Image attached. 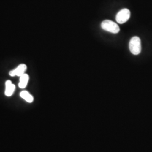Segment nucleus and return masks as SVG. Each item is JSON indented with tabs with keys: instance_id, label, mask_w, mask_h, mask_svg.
Instances as JSON below:
<instances>
[{
	"instance_id": "obj_4",
	"label": "nucleus",
	"mask_w": 152,
	"mask_h": 152,
	"mask_svg": "<svg viewBox=\"0 0 152 152\" xmlns=\"http://www.w3.org/2000/svg\"><path fill=\"white\" fill-rule=\"evenodd\" d=\"M27 66L25 64H21L19 65L14 70H12L9 72L10 76L14 77L15 76H22L25 73V72L27 70Z\"/></svg>"
},
{
	"instance_id": "obj_3",
	"label": "nucleus",
	"mask_w": 152,
	"mask_h": 152,
	"mask_svg": "<svg viewBox=\"0 0 152 152\" xmlns=\"http://www.w3.org/2000/svg\"><path fill=\"white\" fill-rule=\"evenodd\" d=\"M130 18V11L127 9H124L120 10L115 17V20L119 24H124Z\"/></svg>"
},
{
	"instance_id": "obj_7",
	"label": "nucleus",
	"mask_w": 152,
	"mask_h": 152,
	"mask_svg": "<svg viewBox=\"0 0 152 152\" xmlns=\"http://www.w3.org/2000/svg\"><path fill=\"white\" fill-rule=\"evenodd\" d=\"M20 97L24 99L26 102L28 103H32L33 101V97L27 91H23L20 94Z\"/></svg>"
},
{
	"instance_id": "obj_5",
	"label": "nucleus",
	"mask_w": 152,
	"mask_h": 152,
	"mask_svg": "<svg viewBox=\"0 0 152 152\" xmlns=\"http://www.w3.org/2000/svg\"><path fill=\"white\" fill-rule=\"evenodd\" d=\"M15 89V86L14 84L12 83L11 81L8 80L6 82V96H11L12 94L14 92Z\"/></svg>"
},
{
	"instance_id": "obj_2",
	"label": "nucleus",
	"mask_w": 152,
	"mask_h": 152,
	"mask_svg": "<svg viewBox=\"0 0 152 152\" xmlns=\"http://www.w3.org/2000/svg\"><path fill=\"white\" fill-rule=\"evenodd\" d=\"M101 27L104 31L114 34L118 33L120 32V29L118 25L115 22L110 20H104L101 24Z\"/></svg>"
},
{
	"instance_id": "obj_6",
	"label": "nucleus",
	"mask_w": 152,
	"mask_h": 152,
	"mask_svg": "<svg viewBox=\"0 0 152 152\" xmlns=\"http://www.w3.org/2000/svg\"><path fill=\"white\" fill-rule=\"evenodd\" d=\"M29 76L27 74H23L22 76H20V81L19 83V87L20 88H24L27 86L28 82L29 81Z\"/></svg>"
},
{
	"instance_id": "obj_1",
	"label": "nucleus",
	"mask_w": 152,
	"mask_h": 152,
	"mask_svg": "<svg viewBox=\"0 0 152 152\" xmlns=\"http://www.w3.org/2000/svg\"><path fill=\"white\" fill-rule=\"evenodd\" d=\"M129 49L132 54H139L141 51L140 38L137 36H134L131 38L129 42Z\"/></svg>"
}]
</instances>
